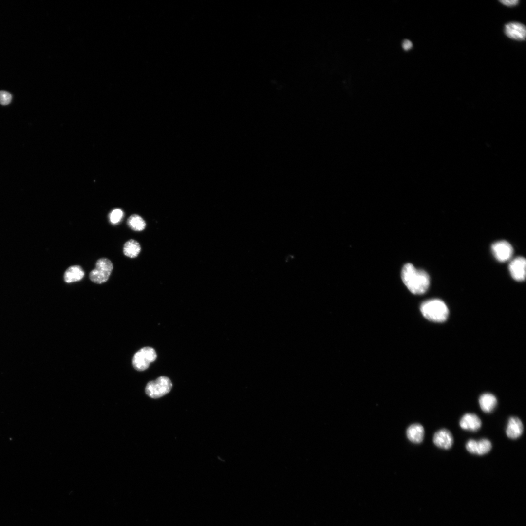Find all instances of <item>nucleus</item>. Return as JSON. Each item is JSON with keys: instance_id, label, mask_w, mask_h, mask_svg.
I'll return each instance as SVG.
<instances>
[{"instance_id": "39448f33", "label": "nucleus", "mask_w": 526, "mask_h": 526, "mask_svg": "<svg viewBox=\"0 0 526 526\" xmlns=\"http://www.w3.org/2000/svg\"><path fill=\"white\" fill-rule=\"evenodd\" d=\"M157 354L155 350L150 347H145L138 351L132 358L133 367L137 371L146 370L150 363L155 360Z\"/></svg>"}, {"instance_id": "1a4fd4ad", "label": "nucleus", "mask_w": 526, "mask_h": 526, "mask_svg": "<svg viewBox=\"0 0 526 526\" xmlns=\"http://www.w3.org/2000/svg\"><path fill=\"white\" fill-rule=\"evenodd\" d=\"M504 32L507 37L512 39L522 41L526 38V27L520 22H511L506 24Z\"/></svg>"}, {"instance_id": "423d86ee", "label": "nucleus", "mask_w": 526, "mask_h": 526, "mask_svg": "<svg viewBox=\"0 0 526 526\" xmlns=\"http://www.w3.org/2000/svg\"><path fill=\"white\" fill-rule=\"evenodd\" d=\"M491 250L495 258L501 262L509 260L513 253L511 245L504 240L499 241L493 244Z\"/></svg>"}, {"instance_id": "f8f14e48", "label": "nucleus", "mask_w": 526, "mask_h": 526, "mask_svg": "<svg viewBox=\"0 0 526 526\" xmlns=\"http://www.w3.org/2000/svg\"><path fill=\"white\" fill-rule=\"evenodd\" d=\"M523 425L521 420L517 417H509L506 432L507 436L512 439H516L520 437L523 432Z\"/></svg>"}, {"instance_id": "4468645a", "label": "nucleus", "mask_w": 526, "mask_h": 526, "mask_svg": "<svg viewBox=\"0 0 526 526\" xmlns=\"http://www.w3.org/2000/svg\"><path fill=\"white\" fill-rule=\"evenodd\" d=\"M84 276V271L82 268L78 265H72L65 271L63 278L67 283L80 281Z\"/></svg>"}, {"instance_id": "412c9836", "label": "nucleus", "mask_w": 526, "mask_h": 526, "mask_svg": "<svg viewBox=\"0 0 526 526\" xmlns=\"http://www.w3.org/2000/svg\"><path fill=\"white\" fill-rule=\"evenodd\" d=\"M413 46V44L411 41L408 39H405L403 41L402 43V47L405 50H410Z\"/></svg>"}, {"instance_id": "7ed1b4c3", "label": "nucleus", "mask_w": 526, "mask_h": 526, "mask_svg": "<svg viewBox=\"0 0 526 526\" xmlns=\"http://www.w3.org/2000/svg\"><path fill=\"white\" fill-rule=\"evenodd\" d=\"M113 269V264L109 259L100 258L95 263V268L90 272L89 278L95 283H105L108 280Z\"/></svg>"}, {"instance_id": "aec40b11", "label": "nucleus", "mask_w": 526, "mask_h": 526, "mask_svg": "<svg viewBox=\"0 0 526 526\" xmlns=\"http://www.w3.org/2000/svg\"><path fill=\"white\" fill-rule=\"evenodd\" d=\"M499 1L503 5L508 7L515 6L519 3V0H501Z\"/></svg>"}, {"instance_id": "6e6552de", "label": "nucleus", "mask_w": 526, "mask_h": 526, "mask_svg": "<svg viewBox=\"0 0 526 526\" xmlns=\"http://www.w3.org/2000/svg\"><path fill=\"white\" fill-rule=\"evenodd\" d=\"M526 262L524 258L517 257L512 260L508 266L510 275L517 281H523L526 278Z\"/></svg>"}, {"instance_id": "2eb2a0df", "label": "nucleus", "mask_w": 526, "mask_h": 526, "mask_svg": "<svg viewBox=\"0 0 526 526\" xmlns=\"http://www.w3.org/2000/svg\"><path fill=\"white\" fill-rule=\"evenodd\" d=\"M480 407L486 413H491L495 408L497 400L496 397L490 393H484L479 398Z\"/></svg>"}, {"instance_id": "dca6fc26", "label": "nucleus", "mask_w": 526, "mask_h": 526, "mask_svg": "<svg viewBox=\"0 0 526 526\" xmlns=\"http://www.w3.org/2000/svg\"><path fill=\"white\" fill-rule=\"evenodd\" d=\"M141 251L139 243L134 239L127 241L124 244L123 252L124 254L129 258L136 257Z\"/></svg>"}, {"instance_id": "f03ea898", "label": "nucleus", "mask_w": 526, "mask_h": 526, "mask_svg": "<svg viewBox=\"0 0 526 526\" xmlns=\"http://www.w3.org/2000/svg\"><path fill=\"white\" fill-rule=\"evenodd\" d=\"M420 311L426 319L434 322L445 321L449 315V309L445 303L437 299L423 302L421 305Z\"/></svg>"}, {"instance_id": "ddd939ff", "label": "nucleus", "mask_w": 526, "mask_h": 526, "mask_svg": "<svg viewBox=\"0 0 526 526\" xmlns=\"http://www.w3.org/2000/svg\"><path fill=\"white\" fill-rule=\"evenodd\" d=\"M406 435L408 439L412 442L415 444L420 443L424 439V428L420 424H413L407 428Z\"/></svg>"}, {"instance_id": "f257e3e1", "label": "nucleus", "mask_w": 526, "mask_h": 526, "mask_svg": "<svg viewBox=\"0 0 526 526\" xmlns=\"http://www.w3.org/2000/svg\"><path fill=\"white\" fill-rule=\"evenodd\" d=\"M401 278L409 290L415 295L425 293L430 285V277L427 273L416 268L410 263L403 267Z\"/></svg>"}, {"instance_id": "9d476101", "label": "nucleus", "mask_w": 526, "mask_h": 526, "mask_svg": "<svg viewBox=\"0 0 526 526\" xmlns=\"http://www.w3.org/2000/svg\"><path fill=\"white\" fill-rule=\"evenodd\" d=\"M433 441L435 445L437 447L448 450L452 446L453 438L449 430L446 429H442L437 431L434 433Z\"/></svg>"}, {"instance_id": "9b49d317", "label": "nucleus", "mask_w": 526, "mask_h": 526, "mask_svg": "<svg viewBox=\"0 0 526 526\" xmlns=\"http://www.w3.org/2000/svg\"><path fill=\"white\" fill-rule=\"evenodd\" d=\"M459 425L464 430L475 432L479 430L482 422L480 418L475 414L467 413L461 417Z\"/></svg>"}, {"instance_id": "a211bd4d", "label": "nucleus", "mask_w": 526, "mask_h": 526, "mask_svg": "<svg viewBox=\"0 0 526 526\" xmlns=\"http://www.w3.org/2000/svg\"><path fill=\"white\" fill-rule=\"evenodd\" d=\"M123 216V212L122 210L120 209H113L109 214L110 221L113 224H117L121 221Z\"/></svg>"}, {"instance_id": "6ab92c4d", "label": "nucleus", "mask_w": 526, "mask_h": 526, "mask_svg": "<svg viewBox=\"0 0 526 526\" xmlns=\"http://www.w3.org/2000/svg\"><path fill=\"white\" fill-rule=\"evenodd\" d=\"M12 100L11 94L7 91H0V103L2 105L9 104Z\"/></svg>"}, {"instance_id": "20e7f679", "label": "nucleus", "mask_w": 526, "mask_h": 526, "mask_svg": "<svg viewBox=\"0 0 526 526\" xmlns=\"http://www.w3.org/2000/svg\"><path fill=\"white\" fill-rule=\"evenodd\" d=\"M172 387L169 378L162 376L154 381L149 382L145 387V393L152 398H158L169 393Z\"/></svg>"}, {"instance_id": "f3484780", "label": "nucleus", "mask_w": 526, "mask_h": 526, "mask_svg": "<svg viewBox=\"0 0 526 526\" xmlns=\"http://www.w3.org/2000/svg\"><path fill=\"white\" fill-rule=\"evenodd\" d=\"M127 224L131 229L136 231L143 230L146 225L144 220L138 214L131 215L127 220Z\"/></svg>"}, {"instance_id": "0eeeda50", "label": "nucleus", "mask_w": 526, "mask_h": 526, "mask_svg": "<svg viewBox=\"0 0 526 526\" xmlns=\"http://www.w3.org/2000/svg\"><path fill=\"white\" fill-rule=\"evenodd\" d=\"M492 448L490 441L487 439H481L478 441L470 439L466 444V450L473 454L483 455L490 451Z\"/></svg>"}]
</instances>
